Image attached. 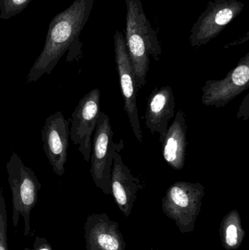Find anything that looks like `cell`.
Instances as JSON below:
<instances>
[{"label":"cell","mask_w":249,"mask_h":250,"mask_svg":"<svg viewBox=\"0 0 249 250\" xmlns=\"http://www.w3.org/2000/svg\"><path fill=\"white\" fill-rule=\"evenodd\" d=\"M175 97L170 86L156 87L148 98L146 126L152 134H159L160 143L165 138L170 121L175 115Z\"/></svg>","instance_id":"obj_13"},{"label":"cell","mask_w":249,"mask_h":250,"mask_svg":"<svg viewBox=\"0 0 249 250\" xmlns=\"http://www.w3.org/2000/svg\"><path fill=\"white\" fill-rule=\"evenodd\" d=\"M249 87V53L222 80H208L202 88V103L206 106L223 108Z\"/></svg>","instance_id":"obj_9"},{"label":"cell","mask_w":249,"mask_h":250,"mask_svg":"<svg viewBox=\"0 0 249 250\" xmlns=\"http://www.w3.org/2000/svg\"><path fill=\"white\" fill-rule=\"evenodd\" d=\"M32 0H0V19L7 20L23 11Z\"/></svg>","instance_id":"obj_16"},{"label":"cell","mask_w":249,"mask_h":250,"mask_svg":"<svg viewBox=\"0 0 249 250\" xmlns=\"http://www.w3.org/2000/svg\"><path fill=\"white\" fill-rule=\"evenodd\" d=\"M150 250H159L151 249Z\"/></svg>","instance_id":"obj_20"},{"label":"cell","mask_w":249,"mask_h":250,"mask_svg":"<svg viewBox=\"0 0 249 250\" xmlns=\"http://www.w3.org/2000/svg\"><path fill=\"white\" fill-rule=\"evenodd\" d=\"M238 119H243L244 121H247L249 117V94L244 98L239 106L238 114L236 116Z\"/></svg>","instance_id":"obj_18"},{"label":"cell","mask_w":249,"mask_h":250,"mask_svg":"<svg viewBox=\"0 0 249 250\" xmlns=\"http://www.w3.org/2000/svg\"><path fill=\"white\" fill-rule=\"evenodd\" d=\"M204 195L205 188L200 183L175 182L168 188L162 198V211L175 222L181 233H192L201 211Z\"/></svg>","instance_id":"obj_4"},{"label":"cell","mask_w":249,"mask_h":250,"mask_svg":"<svg viewBox=\"0 0 249 250\" xmlns=\"http://www.w3.org/2000/svg\"><path fill=\"white\" fill-rule=\"evenodd\" d=\"M187 124L185 114L180 109L173 123L168 127L161 144L162 155L165 162L175 170H181L185 166L187 147Z\"/></svg>","instance_id":"obj_14"},{"label":"cell","mask_w":249,"mask_h":250,"mask_svg":"<svg viewBox=\"0 0 249 250\" xmlns=\"http://www.w3.org/2000/svg\"><path fill=\"white\" fill-rule=\"evenodd\" d=\"M100 113V91L98 88L91 90L79 101L72 114L70 123V138L83 160L90 161L92 135L96 129Z\"/></svg>","instance_id":"obj_7"},{"label":"cell","mask_w":249,"mask_h":250,"mask_svg":"<svg viewBox=\"0 0 249 250\" xmlns=\"http://www.w3.org/2000/svg\"><path fill=\"white\" fill-rule=\"evenodd\" d=\"M115 60L119 78L120 87L124 101V111L128 116L132 129L140 144L143 143V134L137 105V92L134 71L129 57L125 38L122 32L116 31L114 36Z\"/></svg>","instance_id":"obj_8"},{"label":"cell","mask_w":249,"mask_h":250,"mask_svg":"<svg viewBox=\"0 0 249 250\" xmlns=\"http://www.w3.org/2000/svg\"><path fill=\"white\" fill-rule=\"evenodd\" d=\"M219 236L222 246L227 250H236L242 245L246 231L242 226L241 216L236 209L225 216L219 226Z\"/></svg>","instance_id":"obj_15"},{"label":"cell","mask_w":249,"mask_h":250,"mask_svg":"<svg viewBox=\"0 0 249 250\" xmlns=\"http://www.w3.org/2000/svg\"><path fill=\"white\" fill-rule=\"evenodd\" d=\"M95 0H75L55 16L50 23L45 46L27 76V82H35L44 74H51L60 59L69 51L67 62L82 57L80 32L89 20Z\"/></svg>","instance_id":"obj_1"},{"label":"cell","mask_w":249,"mask_h":250,"mask_svg":"<svg viewBox=\"0 0 249 250\" xmlns=\"http://www.w3.org/2000/svg\"><path fill=\"white\" fill-rule=\"evenodd\" d=\"M86 250H126L127 244L118 222L108 214H92L84 224Z\"/></svg>","instance_id":"obj_12"},{"label":"cell","mask_w":249,"mask_h":250,"mask_svg":"<svg viewBox=\"0 0 249 250\" xmlns=\"http://www.w3.org/2000/svg\"><path fill=\"white\" fill-rule=\"evenodd\" d=\"M0 250H8L7 208L2 192L0 194Z\"/></svg>","instance_id":"obj_17"},{"label":"cell","mask_w":249,"mask_h":250,"mask_svg":"<svg viewBox=\"0 0 249 250\" xmlns=\"http://www.w3.org/2000/svg\"><path fill=\"white\" fill-rule=\"evenodd\" d=\"M24 250H53L52 247L45 238L38 236L34 242L33 248H25Z\"/></svg>","instance_id":"obj_19"},{"label":"cell","mask_w":249,"mask_h":250,"mask_svg":"<svg viewBox=\"0 0 249 250\" xmlns=\"http://www.w3.org/2000/svg\"><path fill=\"white\" fill-rule=\"evenodd\" d=\"M113 137L114 132L109 117L100 111L92 141L90 172L96 188L107 195H112L111 169L115 144Z\"/></svg>","instance_id":"obj_6"},{"label":"cell","mask_w":249,"mask_h":250,"mask_svg":"<svg viewBox=\"0 0 249 250\" xmlns=\"http://www.w3.org/2000/svg\"><path fill=\"white\" fill-rule=\"evenodd\" d=\"M127 6V28L125 42L129 57L134 71L137 92L145 86L152 57L159 61L162 47L156 32L146 17L140 0H125Z\"/></svg>","instance_id":"obj_2"},{"label":"cell","mask_w":249,"mask_h":250,"mask_svg":"<svg viewBox=\"0 0 249 250\" xmlns=\"http://www.w3.org/2000/svg\"><path fill=\"white\" fill-rule=\"evenodd\" d=\"M245 4L238 0H211L207 4L190 34V45L201 47L216 38L230 23L238 17Z\"/></svg>","instance_id":"obj_5"},{"label":"cell","mask_w":249,"mask_h":250,"mask_svg":"<svg viewBox=\"0 0 249 250\" xmlns=\"http://www.w3.org/2000/svg\"><path fill=\"white\" fill-rule=\"evenodd\" d=\"M8 183L13 195V225L19 224L20 216L24 221L23 235L31 234L30 214L38 200V192L42 188L35 172L26 167L21 159L13 151L6 164Z\"/></svg>","instance_id":"obj_3"},{"label":"cell","mask_w":249,"mask_h":250,"mask_svg":"<svg viewBox=\"0 0 249 250\" xmlns=\"http://www.w3.org/2000/svg\"><path fill=\"white\" fill-rule=\"evenodd\" d=\"M70 123L61 111L51 114L45 120L42 129V148L54 173L62 176L67 160Z\"/></svg>","instance_id":"obj_11"},{"label":"cell","mask_w":249,"mask_h":250,"mask_svg":"<svg viewBox=\"0 0 249 250\" xmlns=\"http://www.w3.org/2000/svg\"><path fill=\"white\" fill-rule=\"evenodd\" d=\"M123 148L122 139L114 144L111 169V192L120 211L128 217L133 211L137 194L143 189V185L123 162L120 154Z\"/></svg>","instance_id":"obj_10"}]
</instances>
